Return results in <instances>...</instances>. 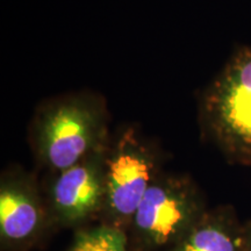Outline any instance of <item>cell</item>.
<instances>
[{"label":"cell","mask_w":251,"mask_h":251,"mask_svg":"<svg viewBox=\"0 0 251 251\" xmlns=\"http://www.w3.org/2000/svg\"><path fill=\"white\" fill-rule=\"evenodd\" d=\"M109 147L96 150L83 161L57 172L50 185L52 211L63 221H83L105 208V159Z\"/></svg>","instance_id":"5b68a950"},{"label":"cell","mask_w":251,"mask_h":251,"mask_svg":"<svg viewBox=\"0 0 251 251\" xmlns=\"http://www.w3.org/2000/svg\"><path fill=\"white\" fill-rule=\"evenodd\" d=\"M246 251H251V226H248V242Z\"/></svg>","instance_id":"9c48e42d"},{"label":"cell","mask_w":251,"mask_h":251,"mask_svg":"<svg viewBox=\"0 0 251 251\" xmlns=\"http://www.w3.org/2000/svg\"><path fill=\"white\" fill-rule=\"evenodd\" d=\"M69 251H128L124 234L117 228L102 226L78 235Z\"/></svg>","instance_id":"ba28073f"},{"label":"cell","mask_w":251,"mask_h":251,"mask_svg":"<svg viewBox=\"0 0 251 251\" xmlns=\"http://www.w3.org/2000/svg\"><path fill=\"white\" fill-rule=\"evenodd\" d=\"M107 101L93 91H75L46 99L29 124L31 147L43 165L61 172L96 150L108 147Z\"/></svg>","instance_id":"6da1fadb"},{"label":"cell","mask_w":251,"mask_h":251,"mask_svg":"<svg viewBox=\"0 0 251 251\" xmlns=\"http://www.w3.org/2000/svg\"><path fill=\"white\" fill-rule=\"evenodd\" d=\"M248 226L241 227L229 209L203 213L176 251H246Z\"/></svg>","instance_id":"52a82bcc"},{"label":"cell","mask_w":251,"mask_h":251,"mask_svg":"<svg viewBox=\"0 0 251 251\" xmlns=\"http://www.w3.org/2000/svg\"><path fill=\"white\" fill-rule=\"evenodd\" d=\"M203 213L200 194L187 178L157 175L133 221L147 242L164 246L184 236Z\"/></svg>","instance_id":"277c9868"},{"label":"cell","mask_w":251,"mask_h":251,"mask_svg":"<svg viewBox=\"0 0 251 251\" xmlns=\"http://www.w3.org/2000/svg\"><path fill=\"white\" fill-rule=\"evenodd\" d=\"M43 207L35 183L23 174L5 176L0 187V230L5 240L21 242L39 229Z\"/></svg>","instance_id":"8992f818"},{"label":"cell","mask_w":251,"mask_h":251,"mask_svg":"<svg viewBox=\"0 0 251 251\" xmlns=\"http://www.w3.org/2000/svg\"><path fill=\"white\" fill-rule=\"evenodd\" d=\"M156 156L139 128L128 127L105 159V209L117 220L133 219L157 177Z\"/></svg>","instance_id":"3957f363"},{"label":"cell","mask_w":251,"mask_h":251,"mask_svg":"<svg viewBox=\"0 0 251 251\" xmlns=\"http://www.w3.org/2000/svg\"><path fill=\"white\" fill-rule=\"evenodd\" d=\"M199 124L229 159L251 166V46L236 50L203 90Z\"/></svg>","instance_id":"7a4b0ae2"}]
</instances>
